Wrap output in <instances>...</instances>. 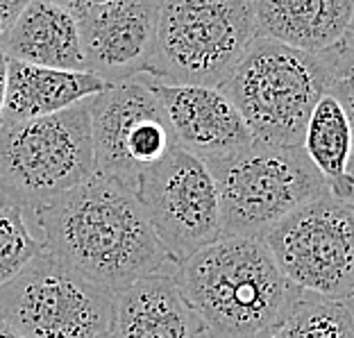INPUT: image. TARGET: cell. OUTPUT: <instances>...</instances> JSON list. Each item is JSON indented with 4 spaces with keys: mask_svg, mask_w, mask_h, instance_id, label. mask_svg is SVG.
I'll return each mask as SVG.
<instances>
[{
    "mask_svg": "<svg viewBox=\"0 0 354 338\" xmlns=\"http://www.w3.org/2000/svg\"><path fill=\"white\" fill-rule=\"evenodd\" d=\"M37 220L44 250L114 295L173 265L136 191L111 177L95 173L39 209Z\"/></svg>",
    "mask_w": 354,
    "mask_h": 338,
    "instance_id": "6da1fadb",
    "label": "cell"
},
{
    "mask_svg": "<svg viewBox=\"0 0 354 338\" xmlns=\"http://www.w3.org/2000/svg\"><path fill=\"white\" fill-rule=\"evenodd\" d=\"M173 277L207 338H270L302 295L252 236H221Z\"/></svg>",
    "mask_w": 354,
    "mask_h": 338,
    "instance_id": "7a4b0ae2",
    "label": "cell"
},
{
    "mask_svg": "<svg viewBox=\"0 0 354 338\" xmlns=\"http://www.w3.org/2000/svg\"><path fill=\"white\" fill-rule=\"evenodd\" d=\"M327 84V53L311 55L254 37L221 88L241 111L252 141L302 146L307 120Z\"/></svg>",
    "mask_w": 354,
    "mask_h": 338,
    "instance_id": "3957f363",
    "label": "cell"
},
{
    "mask_svg": "<svg viewBox=\"0 0 354 338\" xmlns=\"http://www.w3.org/2000/svg\"><path fill=\"white\" fill-rule=\"evenodd\" d=\"M95 175L88 100L0 123V207L39 212Z\"/></svg>",
    "mask_w": 354,
    "mask_h": 338,
    "instance_id": "277c9868",
    "label": "cell"
},
{
    "mask_svg": "<svg viewBox=\"0 0 354 338\" xmlns=\"http://www.w3.org/2000/svg\"><path fill=\"white\" fill-rule=\"evenodd\" d=\"M254 37L250 0H162L143 73L159 84L221 86Z\"/></svg>",
    "mask_w": 354,
    "mask_h": 338,
    "instance_id": "5b68a950",
    "label": "cell"
},
{
    "mask_svg": "<svg viewBox=\"0 0 354 338\" xmlns=\"http://www.w3.org/2000/svg\"><path fill=\"white\" fill-rule=\"evenodd\" d=\"M205 162L218 189L223 236L263 238L284 216L329 193L302 146L252 141Z\"/></svg>",
    "mask_w": 354,
    "mask_h": 338,
    "instance_id": "8992f818",
    "label": "cell"
},
{
    "mask_svg": "<svg viewBox=\"0 0 354 338\" xmlns=\"http://www.w3.org/2000/svg\"><path fill=\"white\" fill-rule=\"evenodd\" d=\"M114 297L41 250L0 286V320L23 338H95L111 332Z\"/></svg>",
    "mask_w": 354,
    "mask_h": 338,
    "instance_id": "52a82bcc",
    "label": "cell"
},
{
    "mask_svg": "<svg viewBox=\"0 0 354 338\" xmlns=\"http://www.w3.org/2000/svg\"><path fill=\"white\" fill-rule=\"evenodd\" d=\"M263 243L297 291L354 300V200L325 193L272 225Z\"/></svg>",
    "mask_w": 354,
    "mask_h": 338,
    "instance_id": "ba28073f",
    "label": "cell"
},
{
    "mask_svg": "<svg viewBox=\"0 0 354 338\" xmlns=\"http://www.w3.org/2000/svg\"><path fill=\"white\" fill-rule=\"evenodd\" d=\"M88 114L95 173L134 191L141 175L177 146L157 82L146 73L88 98Z\"/></svg>",
    "mask_w": 354,
    "mask_h": 338,
    "instance_id": "9c48e42d",
    "label": "cell"
},
{
    "mask_svg": "<svg viewBox=\"0 0 354 338\" xmlns=\"http://www.w3.org/2000/svg\"><path fill=\"white\" fill-rule=\"evenodd\" d=\"M136 198L173 265L223 236L221 198L205 159L173 148L141 175Z\"/></svg>",
    "mask_w": 354,
    "mask_h": 338,
    "instance_id": "30bf717a",
    "label": "cell"
},
{
    "mask_svg": "<svg viewBox=\"0 0 354 338\" xmlns=\"http://www.w3.org/2000/svg\"><path fill=\"white\" fill-rule=\"evenodd\" d=\"M162 0H107L75 14L88 73L109 84L146 71Z\"/></svg>",
    "mask_w": 354,
    "mask_h": 338,
    "instance_id": "8fae6325",
    "label": "cell"
},
{
    "mask_svg": "<svg viewBox=\"0 0 354 338\" xmlns=\"http://www.w3.org/2000/svg\"><path fill=\"white\" fill-rule=\"evenodd\" d=\"M157 93L177 148L200 159H216L252 143L243 116L221 86L157 82Z\"/></svg>",
    "mask_w": 354,
    "mask_h": 338,
    "instance_id": "7c38bea8",
    "label": "cell"
},
{
    "mask_svg": "<svg viewBox=\"0 0 354 338\" xmlns=\"http://www.w3.org/2000/svg\"><path fill=\"white\" fill-rule=\"evenodd\" d=\"M111 334L116 338H193L200 334V323L173 272H155L116 293Z\"/></svg>",
    "mask_w": 354,
    "mask_h": 338,
    "instance_id": "4fadbf2b",
    "label": "cell"
},
{
    "mask_svg": "<svg viewBox=\"0 0 354 338\" xmlns=\"http://www.w3.org/2000/svg\"><path fill=\"white\" fill-rule=\"evenodd\" d=\"M257 37L320 55L354 23V0H250Z\"/></svg>",
    "mask_w": 354,
    "mask_h": 338,
    "instance_id": "5bb4252c",
    "label": "cell"
},
{
    "mask_svg": "<svg viewBox=\"0 0 354 338\" xmlns=\"http://www.w3.org/2000/svg\"><path fill=\"white\" fill-rule=\"evenodd\" d=\"M7 57L46 68L86 71L75 14L53 0H30L0 37Z\"/></svg>",
    "mask_w": 354,
    "mask_h": 338,
    "instance_id": "9a60e30c",
    "label": "cell"
},
{
    "mask_svg": "<svg viewBox=\"0 0 354 338\" xmlns=\"http://www.w3.org/2000/svg\"><path fill=\"white\" fill-rule=\"evenodd\" d=\"M111 84L88 71H62L10 59L0 123L41 118L107 91Z\"/></svg>",
    "mask_w": 354,
    "mask_h": 338,
    "instance_id": "2e32d148",
    "label": "cell"
},
{
    "mask_svg": "<svg viewBox=\"0 0 354 338\" xmlns=\"http://www.w3.org/2000/svg\"><path fill=\"white\" fill-rule=\"evenodd\" d=\"M302 148L325 180L327 191L334 198L354 200L352 130L343 104L332 93H325L313 107L302 134Z\"/></svg>",
    "mask_w": 354,
    "mask_h": 338,
    "instance_id": "e0dca14e",
    "label": "cell"
},
{
    "mask_svg": "<svg viewBox=\"0 0 354 338\" xmlns=\"http://www.w3.org/2000/svg\"><path fill=\"white\" fill-rule=\"evenodd\" d=\"M270 338H354V313L345 302L302 293Z\"/></svg>",
    "mask_w": 354,
    "mask_h": 338,
    "instance_id": "ac0fdd59",
    "label": "cell"
},
{
    "mask_svg": "<svg viewBox=\"0 0 354 338\" xmlns=\"http://www.w3.org/2000/svg\"><path fill=\"white\" fill-rule=\"evenodd\" d=\"M44 250V243L32 236L23 212L0 207V286L7 284L30 259Z\"/></svg>",
    "mask_w": 354,
    "mask_h": 338,
    "instance_id": "d6986e66",
    "label": "cell"
},
{
    "mask_svg": "<svg viewBox=\"0 0 354 338\" xmlns=\"http://www.w3.org/2000/svg\"><path fill=\"white\" fill-rule=\"evenodd\" d=\"M327 62H329V84L327 93H332L336 100L343 104L345 114L350 120L352 130V162H350V173L354 177V53L343 50V48H332L327 50Z\"/></svg>",
    "mask_w": 354,
    "mask_h": 338,
    "instance_id": "ffe728a7",
    "label": "cell"
},
{
    "mask_svg": "<svg viewBox=\"0 0 354 338\" xmlns=\"http://www.w3.org/2000/svg\"><path fill=\"white\" fill-rule=\"evenodd\" d=\"M28 3L30 0H0V37L12 28V23L19 19Z\"/></svg>",
    "mask_w": 354,
    "mask_h": 338,
    "instance_id": "44dd1931",
    "label": "cell"
},
{
    "mask_svg": "<svg viewBox=\"0 0 354 338\" xmlns=\"http://www.w3.org/2000/svg\"><path fill=\"white\" fill-rule=\"evenodd\" d=\"M7 66H10V57H7L3 44H0V118H3L5 95H7Z\"/></svg>",
    "mask_w": 354,
    "mask_h": 338,
    "instance_id": "7402d4cb",
    "label": "cell"
},
{
    "mask_svg": "<svg viewBox=\"0 0 354 338\" xmlns=\"http://www.w3.org/2000/svg\"><path fill=\"white\" fill-rule=\"evenodd\" d=\"M53 3L62 5L64 10H68L71 14H80V12H84V10H88V7H93V5L107 3V0H53Z\"/></svg>",
    "mask_w": 354,
    "mask_h": 338,
    "instance_id": "603a6c76",
    "label": "cell"
},
{
    "mask_svg": "<svg viewBox=\"0 0 354 338\" xmlns=\"http://www.w3.org/2000/svg\"><path fill=\"white\" fill-rule=\"evenodd\" d=\"M339 48H343V50H350V53H354V23H352V26L348 28V32H345V37L341 39Z\"/></svg>",
    "mask_w": 354,
    "mask_h": 338,
    "instance_id": "cb8c5ba5",
    "label": "cell"
},
{
    "mask_svg": "<svg viewBox=\"0 0 354 338\" xmlns=\"http://www.w3.org/2000/svg\"><path fill=\"white\" fill-rule=\"evenodd\" d=\"M0 338H23V336L16 334L14 329H10V327L3 323V320H0Z\"/></svg>",
    "mask_w": 354,
    "mask_h": 338,
    "instance_id": "d4e9b609",
    "label": "cell"
},
{
    "mask_svg": "<svg viewBox=\"0 0 354 338\" xmlns=\"http://www.w3.org/2000/svg\"><path fill=\"white\" fill-rule=\"evenodd\" d=\"M95 338H116L111 332H107V334H100V336H95Z\"/></svg>",
    "mask_w": 354,
    "mask_h": 338,
    "instance_id": "484cf974",
    "label": "cell"
}]
</instances>
